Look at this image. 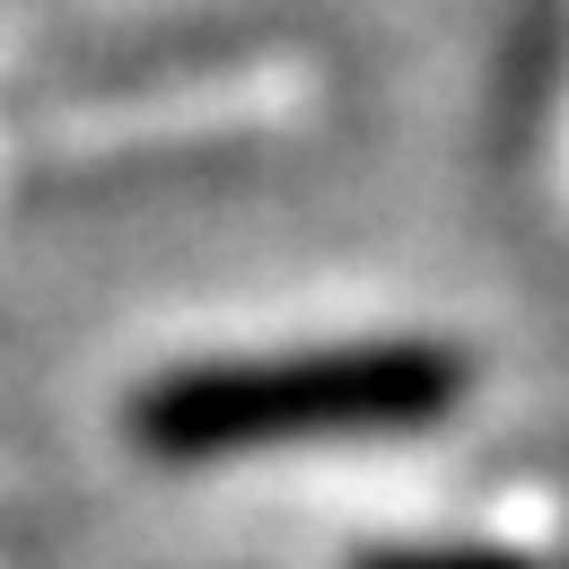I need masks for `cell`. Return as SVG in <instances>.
Wrapping results in <instances>:
<instances>
[{
    "mask_svg": "<svg viewBox=\"0 0 569 569\" xmlns=\"http://www.w3.org/2000/svg\"><path fill=\"white\" fill-rule=\"evenodd\" d=\"M359 569H535V561L482 552V543H403V552H368Z\"/></svg>",
    "mask_w": 569,
    "mask_h": 569,
    "instance_id": "cell-2",
    "label": "cell"
},
{
    "mask_svg": "<svg viewBox=\"0 0 569 569\" xmlns=\"http://www.w3.org/2000/svg\"><path fill=\"white\" fill-rule=\"evenodd\" d=\"M473 368L447 342H316L272 359H202L132 395V438L167 465H211L298 438H386L438 429L465 403Z\"/></svg>",
    "mask_w": 569,
    "mask_h": 569,
    "instance_id": "cell-1",
    "label": "cell"
}]
</instances>
